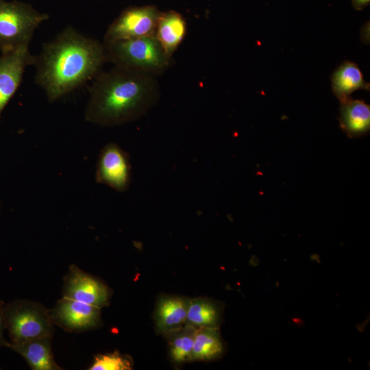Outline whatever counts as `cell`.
Here are the masks:
<instances>
[{
    "label": "cell",
    "mask_w": 370,
    "mask_h": 370,
    "mask_svg": "<svg viewBox=\"0 0 370 370\" xmlns=\"http://www.w3.org/2000/svg\"><path fill=\"white\" fill-rule=\"evenodd\" d=\"M106 62L103 42L67 26L35 56V82L53 102L93 79Z\"/></svg>",
    "instance_id": "1"
},
{
    "label": "cell",
    "mask_w": 370,
    "mask_h": 370,
    "mask_svg": "<svg viewBox=\"0 0 370 370\" xmlns=\"http://www.w3.org/2000/svg\"><path fill=\"white\" fill-rule=\"evenodd\" d=\"M84 119L101 127L134 121L153 107L160 97L156 77L117 66L100 71L93 79Z\"/></svg>",
    "instance_id": "2"
},
{
    "label": "cell",
    "mask_w": 370,
    "mask_h": 370,
    "mask_svg": "<svg viewBox=\"0 0 370 370\" xmlns=\"http://www.w3.org/2000/svg\"><path fill=\"white\" fill-rule=\"evenodd\" d=\"M107 62L114 66L156 77L171 63L155 35L103 42Z\"/></svg>",
    "instance_id": "3"
},
{
    "label": "cell",
    "mask_w": 370,
    "mask_h": 370,
    "mask_svg": "<svg viewBox=\"0 0 370 370\" xmlns=\"http://www.w3.org/2000/svg\"><path fill=\"white\" fill-rule=\"evenodd\" d=\"M49 18L31 5L0 0V50L1 53L29 47L35 30Z\"/></svg>",
    "instance_id": "4"
},
{
    "label": "cell",
    "mask_w": 370,
    "mask_h": 370,
    "mask_svg": "<svg viewBox=\"0 0 370 370\" xmlns=\"http://www.w3.org/2000/svg\"><path fill=\"white\" fill-rule=\"evenodd\" d=\"M5 329L11 343L53 334L50 311L42 304L18 299L4 306Z\"/></svg>",
    "instance_id": "5"
},
{
    "label": "cell",
    "mask_w": 370,
    "mask_h": 370,
    "mask_svg": "<svg viewBox=\"0 0 370 370\" xmlns=\"http://www.w3.org/2000/svg\"><path fill=\"white\" fill-rule=\"evenodd\" d=\"M160 14L153 5L128 8L110 25L103 42L155 35Z\"/></svg>",
    "instance_id": "6"
},
{
    "label": "cell",
    "mask_w": 370,
    "mask_h": 370,
    "mask_svg": "<svg viewBox=\"0 0 370 370\" xmlns=\"http://www.w3.org/2000/svg\"><path fill=\"white\" fill-rule=\"evenodd\" d=\"M95 180L120 193L128 190L131 182L130 158L117 144L108 143L101 150L97 163Z\"/></svg>",
    "instance_id": "7"
},
{
    "label": "cell",
    "mask_w": 370,
    "mask_h": 370,
    "mask_svg": "<svg viewBox=\"0 0 370 370\" xmlns=\"http://www.w3.org/2000/svg\"><path fill=\"white\" fill-rule=\"evenodd\" d=\"M50 311L53 324L69 332H82L100 325L101 308L63 297Z\"/></svg>",
    "instance_id": "8"
},
{
    "label": "cell",
    "mask_w": 370,
    "mask_h": 370,
    "mask_svg": "<svg viewBox=\"0 0 370 370\" xmlns=\"http://www.w3.org/2000/svg\"><path fill=\"white\" fill-rule=\"evenodd\" d=\"M63 295L101 308L108 305L111 291L101 280L72 264L64 278Z\"/></svg>",
    "instance_id": "9"
},
{
    "label": "cell",
    "mask_w": 370,
    "mask_h": 370,
    "mask_svg": "<svg viewBox=\"0 0 370 370\" xmlns=\"http://www.w3.org/2000/svg\"><path fill=\"white\" fill-rule=\"evenodd\" d=\"M35 56L29 47L3 52L0 56V117L19 87L27 67L34 65Z\"/></svg>",
    "instance_id": "10"
},
{
    "label": "cell",
    "mask_w": 370,
    "mask_h": 370,
    "mask_svg": "<svg viewBox=\"0 0 370 370\" xmlns=\"http://www.w3.org/2000/svg\"><path fill=\"white\" fill-rule=\"evenodd\" d=\"M189 299L178 296H163L155 310L156 330L164 335L185 325Z\"/></svg>",
    "instance_id": "11"
},
{
    "label": "cell",
    "mask_w": 370,
    "mask_h": 370,
    "mask_svg": "<svg viewBox=\"0 0 370 370\" xmlns=\"http://www.w3.org/2000/svg\"><path fill=\"white\" fill-rule=\"evenodd\" d=\"M51 338L44 336L18 343H10L9 347L21 354L34 370L62 369L55 362Z\"/></svg>",
    "instance_id": "12"
},
{
    "label": "cell",
    "mask_w": 370,
    "mask_h": 370,
    "mask_svg": "<svg viewBox=\"0 0 370 370\" xmlns=\"http://www.w3.org/2000/svg\"><path fill=\"white\" fill-rule=\"evenodd\" d=\"M340 126L351 138H358L370 130V107L362 100L350 97L340 101Z\"/></svg>",
    "instance_id": "13"
},
{
    "label": "cell",
    "mask_w": 370,
    "mask_h": 370,
    "mask_svg": "<svg viewBox=\"0 0 370 370\" xmlns=\"http://www.w3.org/2000/svg\"><path fill=\"white\" fill-rule=\"evenodd\" d=\"M186 34L184 18L175 11L161 12L155 36L166 53L171 58Z\"/></svg>",
    "instance_id": "14"
},
{
    "label": "cell",
    "mask_w": 370,
    "mask_h": 370,
    "mask_svg": "<svg viewBox=\"0 0 370 370\" xmlns=\"http://www.w3.org/2000/svg\"><path fill=\"white\" fill-rule=\"evenodd\" d=\"M331 82L332 92L340 101L349 97L355 90L370 89V84L364 80L358 66L348 60L343 62L334 71Z\"/></svg>",
    "instance_id": "15"
},
{
    "label": "cell",
    "mask_w": 370,
    "mask_h": 370,
    "mask_svg": "<svg viewBox=\"0 0 370 370\" xmlns=\"http://www.w3.org/2000/svg\"><path fill=\"white\" fill-rule=\"evenodd\" d=\"M221 308L212 299L197 297L189 299L185 324L195 328H219L221 321Z\"/></svg>",
    "instance_id": "16"
},
{
    "label": "cell",
    "mask_w": 370,
    "mask_h": 370,
    "mask_svg": "<svg viewBox=\"0 0 370 370\" xmlns=\"http://www.w3.org/2000/svg\"><path fill=\"white\" fill-rule=\"evenodd\" d=\"M224 344L219 328H197L192 351V361L210 360L221 356Z\"/></svg>",
    "instance_id": "17"
},
{
    "label": "cell",
    "mask_w": 370,
    "mask_h": 370,
    "mask_svg": "<svg viewBox=\"0 0 370 370\" xmlns=\"http://www.w3.org/2000/svg\"><path fill=\"white\" fill-rule=\"evenodd\" d=\"M196 328L184 325L165 334L169 340L171 358L175 363L192 361V351Z\"/></svg>",
    "instance_id": "18"
},
{
    "label": "cell",
    "mask_w": 370,
    "mask_h": 370,
    "mask_svg": "<svg viewBox=\"0 0 370 370\" xmlns=\"http://www.w3.org/2000/svg\"><path fill=\"white\" fill-rule=\"evenodd\" d=\"M132 367V360L128 356L121 355L119 352L98 355L95 357L90 370H129Z\"/></svg>",
    "instance_id": "19"
},
{
    "label": "cell",
    "mask_w": 370,
    "mask_h": 370,
    "mask_svg": "<svg viewBox=\"0 0 370 370\" xmlns=\"http://www.w3.org/2000/svg\"><path fill=\"white\" fill-rule=\"evenodd\" d=\"M4 306V302L0 300V347H9L10 343L3 337V331L5 329Z\"/></svg>",
    "instance_id": "20"
},
{
    "label": "cell",
    "mask_w": 370,
    "mask_h": 370,
    "mask_svg": "<svg viewBox=\"0 0 370 370\" xmlns=\"http://www.w3.org/2000/svg\"><path fill=\"white\" fill-rule=\"evenodd\" d=\"M354 8L357 10H362L369 5L370 0H352Z\"/></svg>",
    "instance_id": "21"
}]
</instances>
